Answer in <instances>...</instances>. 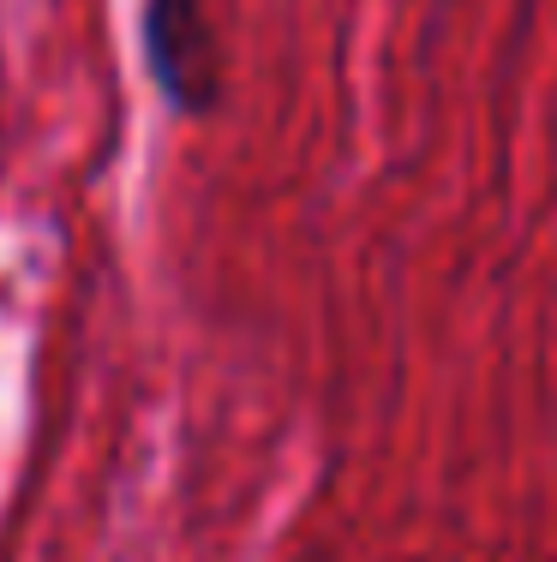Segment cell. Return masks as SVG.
Masks as SVG:
<instances>
[{"label": "cell", "instance_id": "cell-1", "mask_svg": "<svg viewBox=\"0 0 557 562\" xmlns=\"http://www.w3.org/2000/svg\"><path fill=\"white\" fill-rule=\"evenodd\" d=\"M144 66L175 114L204 120L222 102V48L204 0H144Z\"/></svg>", "mask_w": 557, "mask_h": 562}]
</instances>
